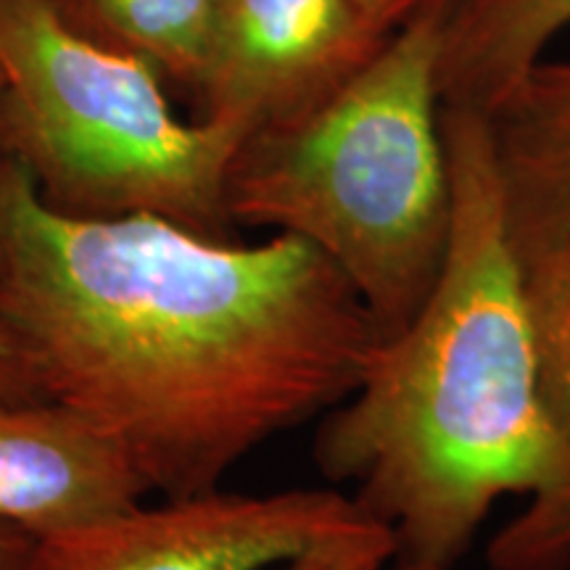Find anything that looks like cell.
Segmentation results:
<instances>
[{
  "label": "cell",
  "instance_id": "obj_1",
  "mask_svg": "<svg viewBox=\"0 0 570 570\" xmlns=\"http://www.w3.org/2000/svg\"><path fill=\"white\" fill-rule=\"evenodd\" d=\"M0 327L38 399L80 412L167 499L338 407L377 327L291 233L227 244L156 214L77 217L0 156Z\"/></svg>",
  "mask_w": 570,
  "mask_h": 570
},
{
  "label": "cell",
  "instance_id": "obj_2",
  "mask_svg": "<svg viewBox=\"0 0 570 570\" xmlns=\"http://www.w3.org/2000/svg\"><path fill=\"white\" fill-rule=\"evenodd\" d=\"M441 122L454 194L444 269L415 320L377 338L312 454L389 525L394 566L452 570L499 499L550 481L554 446L489 122L449 106Z\"/></svg>",
  "mask_w": 570,
  "mask_h": 570
},
{
  "label": "cell",
  "instance_id": "obj_3",
  "mask_svg": "<svg viewBox=\"0 0 570 570\" xmlns=\"http://www.w3.org/2000/svg\"><path fill=\"white\" fill-rule=\"evenodd\" d=\"M444 17L436 9L407 21L315 109L248 135L227 177L230 225L317 246L354 285L381 338L423 309L452 238Z\"/></svg>",
  "mask_w": 570,
  "mask_h": 570
},
{
  "label": "cell",
  "instance_id": "obj_4",
  "mask_svg": "<svg viewBox=\"0 0 570 570\" xmlns=\"http://www.w3.org/2000/svg\"><path fill=\"white\" fill-rule=\"evenodd\" d=\"M0 142L42 202L77 217L146 212L225 238L244 127L180 122L151 63L71 30L46 0H0Z\"/></svg>",
  "mask_w": 570,
  "mask_h": 570
},
{
  "label": "cell",
  "instance_id": "obj_5",
  "mask_svg": "<svg viewBox=\"0 0 570 570\" xmlns=\"http://www.w3.org/2000/svg\"><path fill=\"white\" fill-rule=\"evenodd\" d=\"M365 515L352 494L204 491L35 541L27 570H265Z\"/></svg>",
  "mask_w": 570,
  "mask_h": 570
},
{
  "label": "cell",
  "instance_id": "obj_6",
  "mask_svg": "<svg viewBox=\"0 0 570 570\" xmlns=\"http://www.w3.org/2000/svg\"><path fill=\"white\" fill-rule=\"evenodd\" d=\"M360 0H223L194 92L248 135L302 117L389 40Z\"/></svg>",
  "mask_w": 570,
  "mask_h": 570
},
{
  "label": "cell",
  "instance_id": "obj_7",
  "mask_svg": "<svg viewBox=\"0 0 570 570\" xmlns=\"http://www.w3.org/2000/svg\"><path fill=\"white\" fill-rule=\"evenodd\" d=\"M151 487L109 433L48 402H0V523L48 539L138 508Z\"/></svg>",
  "mask_w": 570,
  "mask_h": 570
},
{
  "label": "cell",
  "instance_id": "obj_8",
  "mask_svg": "<svg viewBox=\"0 0 570 570\" xmlns=\"http://www.w3.org/2000/svg\"><path fill=\"white\" fill-rule=\"evenodd\" d=\"M518 262L554 465L529 508L491 539L487 558L491 570H570V235Z\"/></svg>",
  "mask_w": 570,
  "mask_h": 570
},
{
  "label": "cell",
  "instance_id": "obj_9",
  "mask_svg": "<svg viewBox=\"0 0 570 570\" xmlns=\"http://www.w3.org/2000/svg\"><path fill=\"white\" fill-rule=\"evenodd\" d=\"M504 223L518 254L570 235V61H539L489 114Z\"/></svg>",
  "mask_w": 570,
  "mask_h": 570
},
{
  "label": "cell",
  "instance_id": "obj_10",
  "mask_svg": "<svg viewBox=\"0 0 570 570\" xmlns=\"http://www.w3.org/2000/svg\"><path fill=\"white\" fill-rule=\"evenodd\" d=\"M568 27L570 0H458L441 32V104L489 114Z\"/></svg>",
  "mask_w": 570,
  "mask_h": 570
},
{
  "label": "cell",
  "instance_id": "obj_11",
  "mask_svg": "<svg viewBox=\"0 0 570 570\" xmlns=\"http://www.w3.org/2000/svg\"><path fill=\"white\" fill-rule=\"evenodd\" d=\"M71 30L196 88L223 0H46Z\"/></svg>",
  "mask_w": 570,
  "mask_h": 570
},
{
  "label": "cell",
  "instance_id": "obj_12",
  "mask_svg": "<svg viewBox=\"0 0 570 570\" xmlns=\"http://www.w3.org/2000/svg\"><path fill=\"white\" fill-rule=\"evenodd\" d=\"M394 558L396 544L389 525L360 515L283 562V570H383Z\"/></svg>",
  "mask_w": 570,
  "mask_h": 570
},
{
  "label": "cell",
  "instance_id": "obj_13",
  "mask_svg": "<svg viewBox=\"0 0 570 570\" xmlns=\"http://www.w3.org/2000/svg\"><path fill=\"white\" fill-rule=\"evenodd\" d=\"M362 9H365L373 21L383 27V30L394 32L399 27H404L407 21L423 17L428 11L436 9H452L458 0H360Z\"/></svg>",
  "mask_w": 570,
  "mask_h": 570
},
{
  "label": "cell",
  "instance_id": "obj_14",
  "mask_svg": "<svg viewBox=\"0 0 570 570\" xmlns=\"http://www.w3.org/2000/svg\"><path fill=\"white\" fill-rule=\"evenodd\" d=\"M24 399H38L27 383L24 370H21L17 352H13L9 336L0 327V402H24Z\"/></svg>",
  "mask_w": 570,
  "mask_h": 570
},
{
  "label": "cell",
  "instance_id": "obj_15",
  "mask_svg": "<svg viewBox=\"0 0 570 570\" xmlns=\"http://www.w3.org/2000/svg\"><path fill=\"white\" fill-rule=\"evenodd\" d=\"M35 539L13 525L0 523V570H27Z\"/></svg>",
  "mask_w": 570,
  "mask_h": 570
},
{
  "label": "cell",
  "instance_id": "obj_16",
  "mask_svg": "<svg viewBox=\"0 0 570 570\" xmlns=\"http://www.w3.org/2000/svg\"><path fill=\"white\" fill-rule=\"evenodd\" d=\"M394 570H441V568H428V566H394Z\"/></svg>",
  "mask_w": 570,
  "mask_h": 570
},
{
  "label": "cell",
  "instance_id": "obj_17",
  "mask_svg": "<svg viewBox=\"0 0 570 570\" xmlns=\"http://www.w3.org/2000/svg\"><path fill=\"white\" fill-rule=\"evenodd\" d=\"M3 85H6V80H3V69H0V92H3Z\"/></svg>",
  "mask_w": 570,
  "mask_h": 570
}]
</instances>
